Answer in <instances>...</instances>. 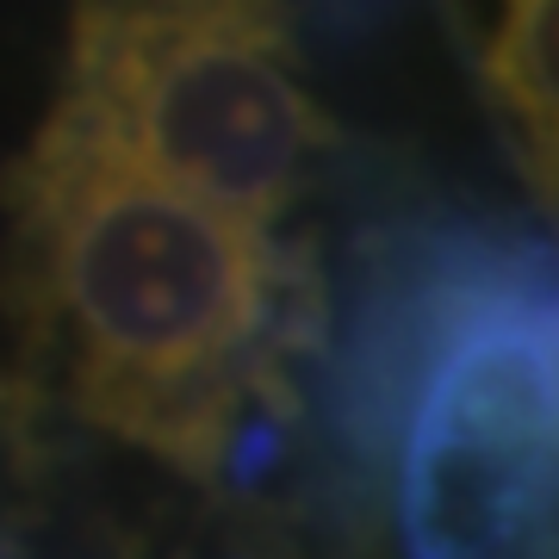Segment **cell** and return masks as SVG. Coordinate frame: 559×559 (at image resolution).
<instances>
[{
	"label": "cell",
	"mask_w": 559,
	"mask_h": 559,
	"mask_svg": "<svg viewBox=\"0 0 559 559\" xmlns=\"http://www.w3.org/2000/svg\"><path fill=\"white\" fill-rule=\"evenodd\" d=\"M62 100L249 224L299 200L330 138L293 69L286 0H81Z\"/></svg>",
	"instance_id": "3957f363"
},
{
	"label": "cell",
	"mask_w": 559,
	"mask_h": 559,
	"mask_svg": "<svg viewBox=\"0 0 559 559\" xmlns=\"http://www.w3.org/2000/svg\"><path fill=\"white\" fill-rule=\"evenodd\" d=\"M485 75L522 175L559 218V0H503Z\"/></svg>",
	"instance_id": "277c9868"
},
{
	"label": "cell",
	"mask_w": 559,
	"mask_h": 559,
	"mask_svg": "<svg viewBox=\"0 0 559 559\" xmlns=\"http://www.w3.org/2000/svg\"><path fill=\"white\" fill-rule=\"evenodd\" d=\"M330 423L392 473L404 559H559V249L404 224L330 336Z\"/></svg>",
	"instance_id": "7a4b0ae2"
},
{
	"label": "cell",
	"mask_w": 559,
	"mask_h": 559,
	"mask_svg": "<svg viewBox=\"0 0 559 559\" xmlns=\"http://www.w3.org/2000/svg\"><path fill=\"white\" fill-rule=\"evenodd\" d=\"M7 299L106 436L212 479L255 399L286 404L305 293L267 224L156 175L94 112L50 106L7 168Z\"/></svg>",
	"instance_id": "6da1fadb"
}]
</instances>
